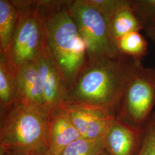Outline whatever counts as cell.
<instances>
[{
	"instance_id": "3",
	"label": "cell",
	"mask_w": 155,
	"mask_h": 155,
	"mask_svg": "<svg viewBox=\"0 0 155 155\" xmlns=\"http://www.w3.org/2000/svg\"><path fill=\"white\" fill-rule=\"evenodd\" d=\"M47 122L45 111L18 100L1 108V153L48 155Z\"/></svg>"
},
{
	"instance_id": "23",
	"label": "cell",
	"mask_w": 155,
	"mask_h": 155,
	"mask_svg": "<svg viewBox=\"0 0 155 155\" xmlns=\"http://www.w3.org/2000/svg\"><path fill=\"white\" fill-rule=\"evenodd\" d=\"M50 155V154H48V155Z\"/></svg>"
},
{
	"instance_id": "12",
	"label": "cell",
	"mask_w": 155,
	"mask_h": 155,
	"mask_svg": "<svg viewBox=\"0 0 155 155\" xmlns=\"http://www.w3.org/2000/svg\"><path fill=\"white\" fill-rule=\"evenodd\" d=\"M132 0L129 5L118 10L107 21L112 39L117 43L118 40L127 33L140 32L144 29V24L136 16L132 8Z\"/></svg>"
},
{
	"instance_id": "19",
	"label": "cell",
	"mask_w": 155,
	"mask_h": 155,
	"mask_svg": "<svg viewBox=\"0 0 155 155\" xmlns=\"http://www.w3.org/2000/svg\"><path fill=\"white\" fill-rule=\"evenodd\" d=\"M131 8L144 27L155 18V0H132Z\"/></svg>"
},
{
	"instance_id": "14",
	"label": "cell",
	"mask_w": 155,
	"mask_h": 155,
	"mask_svg": "<svg viewBox=\"0 0 155 155\" xmlns=\"http://www.w3.org/2000/svg\"><path fill=\"white\" fill-rule=\"evenodd\" d=\"M16 69L0 54V105L6 107L17 101Z\"/></svg>"
},
{
	"instance_id": "18",
	"label": "cell",
	"mask_w": 155,
	"mask_h": 155,
	"mask_svg": "<svg viewBox=\"0 0 155 155\" xmlns=\"http://www.w3.org/2000/svg\"><path fill=\"white\" fill-rule=\"evenodd\" d=\"M137 155H155V111L144 127L143 141Z\"/></svg>"
},
{
	"instance_id": "22",
	"label": "cell",
	"mask_w": 155,
	"mask_h": 155,
	"mask_svg": "<svg viewBox=\"0 0 155 155\" xmlns=\"http://www.w3.org/2000/svg\"><path fill=\"white\" fill-rule=\"evenodd\" d=\"M1 155H12V154H8V153H1Z\"/></svg>"
},
{
	"instance_id": "11",
	"label": "cell",
	"mask_w": 155,
	"mask_h": 155,
	"mask_svg": "<svg viewBox=\"0 0 155 155\" xmlns=\"http://www.w3.org/2000/svg\"><path fill=\"white\" fill-rule=\"evenodd\" d=\"M16 83L18 101L45 111L43 91L35 61L17 68Z\"/></svg>"
},
{
	"instance_id": "7",
	"label": "cell",
	"mask_w": 155,
	"mask_h": 155,
	"mask_svg": "<svg viewBox=\"0 0 155 155\" xmlns=\"http://www.w3.org/2000/svg\"><path fill=\"white\" fill-rule=\"evenodd\" d=\"M61 106L85 139L104 136L116 118L114 113L105 109L81 102L66 101Z\"/></svg>"
},
{
	"instance_id": "13",
	"label": "cell",
	"mask_w": 155,
	"mask_h": 155,
	"mask_svg": "<svg viewBox=\"0 0 155 155\" xmlns=\"http://www.w3.org/2000/svg\"><path fill=\"white\" fill-rule=\"evenodd\" d=\"M17 9L13 1L0 0V54L6 55L16 25Z\"/></svg>"
},
{
	"instance_id": "20",
	"label": "cell",
	"mask_w": 155,
	"mask_h": 155,
	"mask_svg": "<svg viewBox=\"0 0 155 155\" xmlns=\"http://www.w3.org/2000/svg\"><path fill=\"white\" fill-rule=\"evenodd\" d=\"M144 31L146 35L155 44V18L145 25Z\"/></svg>"
},
{
	"instance_id": "9",
	"label": "cell",
	"mask_w": 155,
	"mask_h": 155,
	"mask_svg": "<svg viewBox=\"0 0 155 155\" xmlns=\"http://www.w3.org/2000/svg\"><path fill=\"white\" fill-rule=\"evenodd\" d=\"M143 130L116 118L106 134V150L110 155H137Z\"/></svg>"
},
{
	"instance_id": "17",
	"label": "cell",
	"mask_w": 155,
	"mask_h": 155,
	"mask_svg": "<svg viewBox=\"0 0 155 155\" xmlns=\"http://www.w3.org/2000/svg\"><path fill=\"white\" fill-rule=\"evenodd\" d=\"M105 18L106 22L117 12L129 5L132 0H87Z\"/></svg>"
},
{
	"instance_id": "5",
	"label": "cell",
	"mask_w": 155,
	"mask_h": 155,
	"mask_svg": "<svg viewBox=\"0 0 155 155\" xmlns=\"http://www.w3.org/2000/svg\"><path fill=\"white\" fill-rule=\"evenodd\" d=\"M69 9L86 45L87 61L121 55L105 18L87 0L70 1Z\"/></svg>"
},
{
	"instance_id": "16",
	"label": "cell",
	"mask_w": 155,
	"mask_h": 155,
	"mask_svg": "<svg viewBox=\"0 0 155 155\" xmlns=\"http://www.w3.org/2000/svg\"><path fill=\"white\" fill-rule=\"evenodd\" d=\"M106 134L96 139H77L70 144L61 155H99L105 150Z\"/></svg>"
},
{
	"instance_id": "2",
	"label": "cell",
	"mask_w": 155,
	"mask_h": 155,
	"mask_svg": "<svg viewBox=\"0 0 155 155\" xmlns=\"http://www.w3.org/2000/svg\"><path fill=\"white\" fill-rule=\"evenodd\" d=\"M69 2L41 1L47 45L61 71L68 91L87 61L86 45L70 11Z\"/></svg>"
},
{
	"instance_id": "4",
	"label": "cell",
	"mask_w": 155,
	"mask_h": 155,
	"mask_svg": "<svg viewBox=\"0 0 155 155\" xmlns=\"http://www.w3.org/2000/svg\"><path fill=\"white\" fill-rule=\"evenodd\" d=\"M13 2L17 9L16 25L10 48L5 55L16 69L23 64L35 61L47 41L41 1Z\"/></svg>"
},
{
	"instance_id": "21",
	"label": "cell",
	"mask_w": 155,
	"mask_h": 155,
	"mask_svg": "<svg viewBox=\"0 0 155 155\" xmlns=\"http://www.w3.org/2000/svg\"><path fill=\"white\" fill-rule=\"evenodd\" d=\"M99 155H109V153L106 151V150H105L104 152H102V153H101Z\"/></svg>"
},
{
	"instance_id": "1",
	"label": "cell",
	"mask_w": 155,
	"mask_h": 155,
	"mask_svg": "<svg viewBox=\"0 0 155 155\" xmlns=\"http://www.w3.org/2000/svg\"><path fill=\"white\" fill-rule=\"evenodd\" d=\"M141 63L122 54L87 61L69 89L66 101L97 106L116 115L125 91Z\"/></svg>"
},
{
	"instance_id": "8",
	"label": "cell",
	"mask_w": 155,
	"mask_h": 155,
	"mask_svg": "<svg viewBox=\"0 0 155 155\" xmlns=\"http://www.w3.org/2000/svg\"><path fill=\"white\" fill-rule=\"evenodd\" d=\"M35 61L43 91L45 110L48 114L51 110L66 101L68 88L61 71L47 45Z\"/></svg>"
},
{
	"instance_id": "10",
	"label": "cell",
	"mask_w": 155,
	"mask_h": 155,
	"mask_svg": "<svg viewBox=\"0 0 155 155\" xmlns=\"http://www.w3.org/2000/svg\"><path fill=\"white\" fill-rule=\"evenodd\" d=\"M82 137L61 105L48 114L47 139L48 154L61 155L63 150L77 139Z\"/></svg>"
},
{
	"instance_id": "6",
	"label": "cell",
	"mask_w": 155,
	"mask_h": 155,
	"mask_svg": "<svg viewBox=\"0 0 155 155\" xmlns=\"http://www.w3.org/2000/svg\"><path fill=\"white\" fill-rule=\"evenodd\" d=\"M155 106V68L141 63L137 68L116 111V118L143 129Z\"/></svg>"
},
{
	"instance_id": "15",
	"label": "cell",
	"mask_w": 155,
	"mask_h": 155,
	"mask_svg": "<svg viewBox=\"0 0 155 155\" xmlns=\"http://www.w3.org/2000/svg\"><path fill=\"white\" fill-rule=\"evenodd\" d=\"M121 54L141 61L148 53V43L140 32H133L123 36L117 41Z\"/></svg>"
}]
</instances>
